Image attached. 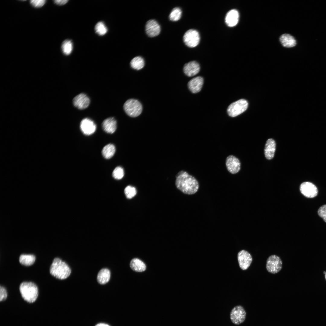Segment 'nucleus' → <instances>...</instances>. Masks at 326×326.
<instances>
[{
    "instance_id": "nucleus-23",
    "label": "nucleus",
    "mask_w": 326,
    "mask_h": 326,
    "mask_svg": "<svg viewBox=\"0 0 326 326\" xmlns=\"http://www.w3.org/2000/svg\"><path fill=\"white\" fill-rule=\"evenodd\" d=\"M36 260V257L32 254H21L19 257L20 263L22 265L28 266L33 265Z\"/></svg>"
},
{
    "instance_id": "nucleus-19",
    "label": "nucleus",
    "mask_w": 326,
    "mask_h": 326,
    "mask_svg": "<svg viewBox=\"0 0 326 326\" xmlns=\"http://www.w3.org/2000/svg\"><path fill=\"white\" fill-rule=\"evenodd\" d=\"M276 149V143L272 139L267 140L264 149V154L266 158L269 160L272 159L274 157Z\"/></svg>"
},
{
    "instance_id": "nucleus-35",
    "label": "nucleus",
    "mask_w": 326,
    "mask_h": 326,
    "mask_svg": "<svg viewBox=\"0 0 326 326\" xmlns=\"http://www.w3.org/2000/svg\"><path fill=\"white\" fill-rule=\"evenodd\" d=\"M95 326H110L108 324L104 323H99L97 324Z\"/></svg>"
},
{
    "instance_id": "nucleus-24",
    "label": "nucleus",
    "mask_w": 326,
    "mask_h": 326,
    "mask_svg": "<svg viewBox=\"0 0 326 326\" xmlns=\"http://www.w3.org/2000/svg\"><path fill=\"white\" fill-rule=\"evenodd\" d=\"M116 151L114 145L111 144L106 145L103 148L102 154L105 158L108 159L112 158L114 155Z\"/></svg>"
},
{
    "instance_id": "nucleus-2",
    "label": "nucleus",
    "mask_w": 326,
    "mask_h": 326,
    "mask_svg": "<svg viewBox=\"0 0 326 326\" xmlns=\"http://www.w3.org/2000/svg\"><path fill=\"white\" fill-rule=\"evenodd\" d=\"M50 273L56 278L62 280L70 276L71 270L66 263L59 258L55 257L50 267Z\"/></svg>"
},
{
    "instance_id": "nucleus-10",
    "label": "nucleus",
    "mask_w": 326,
    "mask_h": 326,
    "mask_svg": "<svg viewBox=\"0 0 326 326\" xmlns=\"http://www.w3.org/2000/svg\"><path fill=\"white\" fill-rule=\"evenodd\" d=\"M300 190L304 196L308 198L315 197L318 192L316 187L309 182H305L302 183L300 186Z\"/></svg>"
},
{
    "instance_id": "nucleus-21",
    "label": "nucleus",
    "mask_w": 326,
    "mask_h": 326,
    "mask_svg": "<svg viewBox=\"0 0 326 326\" xmlns=\"http://www.w3.org/2000/svg\"><path fill=\"white\" fill-rule=\"evenodd\" d=\"M110 277V272L107 268H103L98 273L97 280L98 282L101 284H104L109 281Z\"/></svg>"
},
{
    "instance_id": "nucleus-25",
    "label": "nucleus",
    "mask_w": 326,
    "mask_h": 326,
    "mask_svg": "<svg viewBox=\"0 0 326 326\" xmlns=\"http://www.w3.org/2000/svg\"><path fill=\"white\" fill-rule=\"evenodd\" d=\"M130 64L131 67L133 69L139 70L143 67L145 62L142 57L137 56L134 57L131 60Z\"/></svg>"
},
{
    "instance_id": "nucleus-22",
    "label": "nucleus",
    "mask_w": 326,
    "mask_h": 326,
    "mask_svg": "<svg viewBox=\"0 0 326 326\" xmlns=\"http://www.w3.org/2000/svg\"><path fill=\"white\" fill-rule=\"evenodd\" d=\"M130 266L132 270L137 272L144 271L146 269V266L144 263L137 258H133L131 260Z\"/></svg>"
},
{
    "instance_id": "nucleus-9",
    "label": "nucleus",
    "mask_w": 326,
    "mask_h": 326,
    "mask_svg": "<svg viewBox=\"0 0 326 326\" xmlns=\"http://www.w3.org/2000/svg\"><path fill=\"white\" fill-rule=\"evenodd\" d=\"M225 164L227 170L232 174L237 173L241 169V164L239 159L232 155L227 157Z\"/></svg>"
},
{
    "instance_id": "nucleus-5",
    "label": "nucleus",
    "mask_w": 326,
    "mask_h": 326,
    "mask_svg": "<svg viewBox=\"0 0 326 326\" xmlns=\"http://www.w3.org/2000/svg\"><path fill=\"white\" fill-rule=\"evenodd\" d=\"M248 105L247 101L244 99H241L231 104L228 107L227 112L229 116L235 117L242 113L247 109Z\"/></svg>"
},
{
    "instance_id": "nucleus-32",
    "label": "nucleus",
    "mask_w": 326,
    "mask_h": 326,
    "mask_svg": "<svg viewBox=\"0 0 326 326\" xmlns=\"http://www.w3.org/2000/svg\"><path fill=\"white\" fill-rule=\"evenodd\" d=\"M46 1L45 0H32L30 1V3L35 7L40 8L44 5Z\"/></svg>"
},
{
    "instance_id": "nucleus-13",
    "label": "nucleus",
    "mask_w": 326,
    "mask_h": 326,
    "mask_svg": "<svg viewBox=\"0 0 326 326\" xmlns=\"http://www.w3.org/2000/svg\"><path fill=\"white\" fill-rule=\"evenodd\" d=\"M145 31L147 35L150 37H153L158 35L161 31L160 25L154 19L149 20L145 26Z\"/></svg>"
},
{
    "instance_id": "nucleus-30",
    "label": "nucleus",
    "mask_w": 326,
    "mask_h": 326,
    "mask_svg": "<svg viewBox=\"0 0 326 326\" xmlns=\"http://www.w3.org/2000/svg\"><path fill=\"white\" fill-rule=\"evenodd\" d=\"M124 175V171L123 168L120 166L116 167L112 173V176L114 178L117 180L121 179Z\"/></svg>"
},
{
    "instance_id": "nucleus-36",
    "label": "nucleus",
    "mask_w": 326,
    "mask_h": 326,
    "mask_svg": "<svg viewBox=\"0 0 326 326\" xmlns=\"http://www.w3.org/2000/svg\"><path fill=\"white\" fill-rule=\"evenodd\" d=\"M324 275H325V280H326V272L324 274Z\"/></svg>"
},
{
    "instance_id": "nucleus-20",
    "label": "nucleus",
    "mask_w": 326,
    "mask_h": 326,
    "mask_svg": "<svg viewBox=\"0 0 326 326\" xmlns=\"http://www.w3.org/2000/svg\"><path fill=\"white\" fill-rule=\"evenodd\" d=\"M280 40L283 46L286 47H292L295 46L296 44L295 38L288 34L282 35L280 37Z\"/></svg>"
},
{
    "instance_id": "nucleus-4",
    "label": "nucleus",
    "mask_w": 326,
    "mask_h": 326,
    "mask_svg": "<svg viewBox=\"0 0 326 326\" xmlns=\"http://www.w3.org/2000/svg\"><path fill=\"white\" fill-rule=\"evenodd\" d=\"M123 108L126 113L132 117H137L142 111L141 103L138 100L133 99L126 101L124 104Z\"/></svg>"
},
{
    "instance_id": "nucleus-17",
    "label": "nucleus",
    "mask_w": 326,
    "mask_h": 326,
    "mask_svg": "<svg viewBox=\"0 0 326 326\" xmlns=\"http://www.w3.org/2000/svg\"><path fill=\"white\" fill-rule=\"evenodd\" d=\"M103 129L106 132L112 134L114 133L117 129V121L112 117L105 119L102 124Z\"/></svg>"
},
{
    "instance_id": "nucleus-8",
    "label": "nucleus",
    "mask_w": 326,
    "mask_h": 326,
    "mask_svg": "<svg viewBox=\"0 0 326 326\" xmlns=\"http://www.w3.org/2000/svg\"><path fill=\"white\" fill-rule=\"evenodd\" d=\"M185 44L190 47H194L199 44L200 37L199 33L196 30L190 29L187 31L183 37Z\"/></svg>"
},
{
    "instance_id": "nucleus-12",
    "label": "nucleus",
    "mask_w": 326,
    "mask_h": 326,
    "mask_svg": "<svg viewBox=\"0 0 326 326\" xmlns=\"http://www.w3.org/2000/svg\"><path fill=\"white\" fill-rule=\"evenodd\" d=\"M80 129L83 133L86 135H90L96 131V126L94 122L88 118L83 119L80 123Z\"/></svg>"
},
{
    "instance_id": "nucleus-6",
    "label": "nucleus",
    "mask_w": 326,
    "mask_h": 326,
    "mask_svg": "<svg viewBox=\"0 0 326 326\" xmlns=\"http://www.w3.org/2000/svg\"><path fill=\"white\" fill-rule=\"evenodd\" d=\"M246 312L243 307L240 305L234 307L230 313V318L232 322L235 325H239L245 320Z\"/></svg>"
},
{
    "instance_id": "nucleus-3",
    "label": "nucleus",
    "mask_w": 326,
    "mask_h": 326,
    "mask_svg": "<svg viewBox=\"0 0 326 326\" xmlns=\"http://www.w3.org/2000/svg\"><path fill=\"white\" fill-rule=\"evenodd\" d=\"M19 289L22 298L26 302L32 303L36 301L39 291L35 283L31 282H23L20 284Z\"/></svg>"
},
{
    "instance_id": "nucleus-33",
    "label": "nucleus",
    "mask_w": 326,
    "mask_h": 326,
    "mask_svg": "<svg viewBox=\"0 0 326 326\" xmlns=\"http://www.w3.org/2000/svg\"><path fill=\"white\" fill-rule=\"evenodd\" d=\"M7 293L5 288L3 286H0V301H3L5 300L7 297Z\"/></svg>"
},
{
    "instance_id": "nucleus-7",
    "label": "nucleus",
    "mask_w": 326,
    "mask_h": 326,
    "mask_svg": "<svg viewBox=\"0 0 326 326\" xmlns=\"http://www.w3.org/2000/svg\"><path fill=\"white\" fill-rule=\"evenodd\" d=\"M282 264V260L280 257L276 255H273L270 256L267 260L266 267L268 272L275 273L281 270Z\"/></svg>"
},
{
    "instance_id": "nucleus-29",
    "label": "nucleus",
    "mask_w": 326,
    "mask_h": 326,
    "mask_svg": "<svg viewBox=\"0 0 326 326\" xmlns=\"http://www.w3.org/2000/svg\"><path fill=\"white\" fill-rule=\"evenodd\" d=\"M124 193L126 197L129 199L134 197L136 194V188L131 186H127L124 190Z\"/></svg>"
},
{
    "instance_id": "nucleus-31",
    "label": "nucleus",
    "mask_w": 326,
    "mask_h": 326,
    "mask_svg": "<svg viewBox=\"0 0 326 326\" xmlns=\"http://www.w3.org/2000/svg\"><path fill=\"white\" fill-rule=\"evenodd\" d=\"M318 213V216L326 222V204L322 205L319 208Z\"/></svg>"
},
{
    "instance_id": "nucleus-15",
    "label": "nucleus",
    "mask_w": 326,
    "mask_h": 326,
    "mask_svg": "<svg viewBox=\"0 0 326 326\" xmlns=\"http://www.w3.org/2000/svg\"><path fill=\"white\" fill-rule=\"evenodd\" d=\"M200 69L198 63L195 61H192L184 65L183 71L186 75L188 77H192L198 74Z\"/></svg>"
},
{
    "instance_id": "nucleus-16",
    "label": "nucleus",
    "mask_w": 326,
    "mask_h": 326,
    "mask_svg": "<svg viewBox=\"0 0 326 326\" xmlns=\"http://www.w3.org/2000/svg\"><path fill=\"white\" fill-rule=\"evenodd\" d=\"M203 83V78L200 76H198L190 80L188 82V86L191 92L193 93H196L201 90Z\"/></svg>"
},
{
    "instance_id": "nucleus-14",
    "label": "nucleus",
    "mask_w": 326,
    "mask_h": 326,
    "mask_svg": "<svg viewBox=\"0 0 326 326\" xmlns=\"http://www.w3.org/2000/svg\"><path fill=\"white\" fill-rule=\"evenodd\" d=\"M73 103L75 107L82 110L87 108L89 106L90 100L85 94L82 93L77 95L73 98Z\"/></svg>"
},
{
    "instance_id": "nucleus-34",
    "label": "nucleus",
    "mask_w": 326,
    "mask_h": 326,
    "mask_svg": "<svg viewBox=\"0 0 326 326\" xmlns=\"http://www.w3.org/2000/svg\"><path fill=\"white\" fill-rule=\"evenodd\" d=\"M68 1L67 0H56L54 1V2L56 4L61 5L66 4Z\"/></svg>"
},
{
    "instance_id": "nucleus-27",
    "label": "nucleus",
    "mask_w": 326,
    "mask_h": 326,
    "mask_svg": "<svg viewBox=\"0 0 326 326\" xmlns=\"http://www.w3.org/2000/svg\"><path fill=\"white\" fill-rule=\"evenodd\" d=\"M181 14V9L179 8L175 7L172 10L170 13L169 15V19L172 21H177L180 19Z\"/></svg>"
},
{
    "instance_id": "nucleus-1",
    "label": "nucleus",
    "mask_w": 326,
    "mask_h": 326,
    "mask_svg": "<svg viewBox=\"0 0 326 326\" xmlns=\"http://www.w3.org/2000/svg\"><path fill=\"white\" fill-rule=\"evenodd\" d=\"M177 188L184 194L193 195L198 191L200 186L197 180L193 176L183 170L180 171L176 176Z\"/></svg>"
},
{
    "instance_id": "nucleus-28",
    "label": "nucleus",
    "mask_w": 326,
    "mask_h": 326,
    "mask_svg": "<svg viewBox=\"0 0 326 326\" xmlns=\"http://www.w3.org/2000/svg\"><path fill=\"white\" fill-rule=\"evenodd\" d=\"M95 32L100 36H103L107 31V29L104 23L102 21L98 22L95 26Z\"/></svg>"
},
{
    "instance_id": "nucleus-26",
    "label": "nucleus",
    "mask_w": 326,
    "mask_h": 326,
    "mask_svg": "<svg viewBox=\"0 0 326 326\" xmlns=\"http://www.w3.org/2000/svg\"><path fill=\"white\" fill-rule=\"evenodd\" d=\"M62 49L63 53L66 55H69L73 49V45L72 41L66 40L63 42L62 45Z\"/></svg>"
},
{
    "instance_id": "nucleus-11",
    "label": "nucleus",
    "mask_w": 326,
    "mask_h": 326,
    "mask_svg": "<svg viewBox=\"0 0 326 326\" xmlns=\"http://www.w3.org/2000/svg\"><path fill=\"white\" fill-rule=\"evenodd\" d=\"M238 260L239 266L243 270H247L250 266L252 260V257L247 251L242 250L238 254Z\"/></svg>"
},
{
    "instance_id": "nucleus-18",
    "label": "nucleus",
    "mask_w": 326,
    "mask_h": 326,
    "mask_svg": "<svg viewBox=\"0 0 326 326\" xmlns=\"http://www.w3.org/2000/svg\"><path fill=\"white\" fill-rule=\"evenodd\" d=\"M239 14L238 11L232 9L227 14L225 18V22L227 25L230 27L235 26L238 23Z\"/></svg>"
}]
</instances>
